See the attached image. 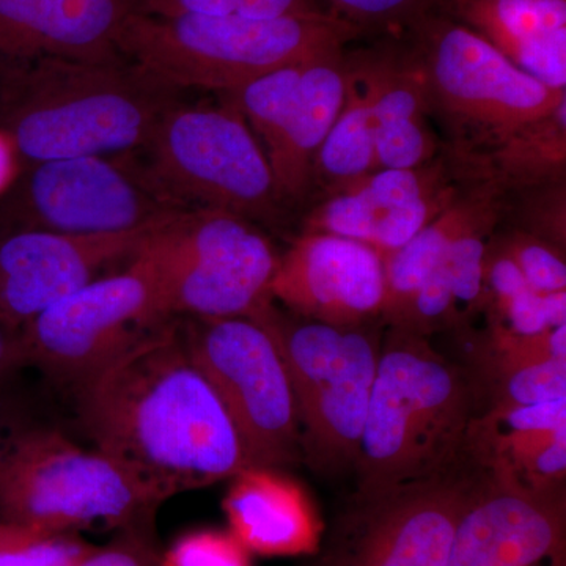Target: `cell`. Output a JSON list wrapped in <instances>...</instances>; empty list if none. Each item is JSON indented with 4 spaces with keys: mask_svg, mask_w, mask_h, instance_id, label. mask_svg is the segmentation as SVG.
Returning <instances> with one entry per match:
<instances>
[{
    "mask_svg": "<svg viewBox=\"0 0 566 566\" xmlns=\"http://www.w3.org/2000/svg\"><path fill=\"white\" fill-rule=\"evenodd\" d=\"M74 566H161L155 521L118 531L111 543L93 546Z\"/></svg>",
    "mask_w": 566,
    "mask_h": 566,
    "instance_id": "d6a6232c",
    "label": "cell"
},
{
    "mask_svg": "<svg viewBox=\"0 0 566 566\" xmlns=\"http://www.w3.org/2000/svg\"><path fill=\"white\" fill-rule=\"evenodd\" d=\"M92 547L80 534L0 521V566H74Z\"/></svg>",
    "mask_w": 566,
    "mask_h": 566,
    "instance_id": "4316f807",
    "label": "cell"
},
{
    "mask_svg": "<svg viewBox=\"0 0 566 566\" xmlns=\"http://www.w3.org/2000/svg\"><path fill=\"white\" fill-rule=\"evenodd\" d=\"M189 210L136 151L31 164L6 202L20 230L69 234L155 229Z\"/></svg>",
    "mask_w": 566,
    "mask_h": 566,
    "instance_id": "30bf717a",
    "label": "cell"
},
{
    "mask_svg": "<svg viewBox=\"0 0 566 566\" xmlns=\"http://www.w3.org/2000/svg\"><path fill=\"white\" fill-rule=\"evenodd\" d=\"M316 11L324 13L316 0H136V13L147 17L240 14L248 18H279Z\"/></svg>",
    "mask_w": 566,
    "mask_h": 566,
    "instance_id": "4dcf8cb0",
    "label": "cell"
},
{
    "mask_svg": "<svg viewBox=\"0 0 566 566\" xmlns=\"http://www.w3.org/2000/svg\"><path fill=\"white\" fill-rule=\"evenodd\" d=\"M564 490L542 491L480 471L447 566H538L565 553Z\"/></svg>",
    "mask_w": 566,
    "mask_h": 566,
    "instance_id": "ac0fdd59",
    "label": "cell"
},
{
    "mask_svg": "<svg viewBox=\"0 0 566 566\" xmlns=\"http://www.w3.org/2000/svg\"><path fill=\"white\" fill-rule=\"evenodd\" d=\"M464 370L474 389L476 412L566 397V360L512 359L491 352L479 338L469 349Z\"/></svg>",
    "mask_w": 566,
    "mask_h": 566,
    "instance_id": "484cf974",
    "label": "cell"
},
{
    "mask_svg": "<svg viewBox=\"0 0 566 566\" xmlns=\"http://www.w3.org/2000/svg\"><path fill=\"white\" fill-rule=\"evenodd\" d=\"M74 390L95 449L159 504L251 468L226 406L193 363L180 316L140 335Z\"/></svg>",
    "mask_w": 566,
    "mask_h": 566,
    "instance_id": "6da1fadb",
    "label": "cell"
},
{
    "mask_svg": "<svg viewBox=\"0 0 566 566\" xmlns=\"http://www.w3.org/2000/svg\"><path fill=\"white\" fill-rule=\"evenodd\" d=\"M398 36L422 74L434 122L449 137L446 151L465 158L542 120L566 102L557 91L439 11Z\"/></svg>",
    "mask_w": 566,
    "mask_h": 566,
    "instance_id": "8992f818",
    "label": "cell"
},
{
    "mask_svg": "<svg viewBox=\"0 0 566 566\" xmlns=\"http://www.w3.org/2000/svg\"><path fill=\"white\" fill-rule=\"evenodd\" d=\"M159 502L122 465L54 430L24 431L0 460V521L81 534L155 521Z\"/></svg>",
    "mask_w": 566,
    "mask_h": 566,
    "instance_id": "52a82bcc",
    "label": "cell"
},
{
    "mask_svg": "<svg viewBox=\"0 0 566 566\" xmlns=\"http://www.w3.org/2000/svg\"><path fill=\"white\" fill-rule=\"evenodd\" d=\"M166 319L155 279L134 256L126 270L82 286L21 327L22 364L76 387Z\"/></svg>",
    "mask_w": 566,
    "mask_h": 566,
    "instance_id": "4fadbf2b",
    "label": "cell"
},
{
    "mask_svg": "<svg viewBox=\"0 0 566 566\" xmlns=\"http://www.w3.org/2000/svg\"><path fill=\"white\" fill-rule=\"evenodd\" d=\"M136 0H0V69L39 59L123 61Z\"/></svg>",
    "mask_w": 566,
    "mask_h": 566,
    "instance_id": "d6986e66",
    "label": "cell"
},
{
    "mask_svg": "<svg viewBox=\"0 0 566 566\" xmlns=\"http://www.w3.org/2000/svg\"><path fill=\"white\" fill-rule=\"evenodd\" d=\"M222 506L230 534L263 557L314 556L323 521L307 493L279 471L245 468L233 476Z\"/></svg>",
    "mask_w": 566,
    "mask_h": 566,
    "instance_id": "44dd1931",
    "label": "cell"
},
{
    "mask_svg": "<svg viewBox=\"0 0 566 566\" xmlns=\"http://www.w3.org/2000/svg\"><path fill=\"white\" fill-rule=\"evenodd\" d=\"M476 412L471 379L428 337L385 326L359 453L360 493L444 472L464 458Z\"/></svg>",
    "mask_w": 566,
    "mask_h": 566,
    "instance_id": "3957f363",
    "label": "cell"
},
{
    "mask_svg": "<svg viewBox=\"0 0 566 566\" xmlns=\"http://www.w3.org/2000/svg\"><path fill=\"white\" fill-rule=\"evenodd\" d=\"M145 159L164 188L192 210L273 219L282 199L266 153L232 104L178 102L163 115Z\"/></svg>",
    "mask_w": 566,
    "mask_h": 566,
    "instance_id": "9c48e42d",
    "label": "cell"
},
{
    "mask_svg": "<svg viewBox=\"0 0 566 566\" xmlns=\"http://www.w3.org/2000/svg\"><path fill=\"white\" fill-rule=\"evenodd\" d=\"M156 229L112 234L18 230L9 234L0 241V319L20 331L52 304L103 277L114 264L132 262Z\"/></svg>",
    "mask_w": 566,
    "mask_h": 566,
    "instance_id": "e0dca14e",
    "label": "cell"
},
{
    "mask_svg": "<svg viewBox=\"0 0 566 566\" xmlns=\"http://www.w3.org/2000/svg\"><path fill=\"white\" fill-rule=\"evenodd\" d=\"M346 51L256 77L226 96L260 137L282 202L314 186V164L344 106Z\"/></svg>",
    "mask_w": 566,
    "mask_h": 566,
    "instance_id": "5bb4252c",
    "label": "cell"
},
{
    "mask_svg": "<svg viewBox=\"0 0 566 566\" xmlns=\"http://www.w3.org/2000/svg\"><path fill=\"white\" fill-rule=\"evenodd\" d=\"M363 52L378 169H412L446 150L434 129L427 87L411 52L398 39Z\"/></svg>",
    "mask_w": 566,
    "mask_h": 566,
    "instance_id": "ffe728a7",
    "label": "cell"
},
{
    "mask_svg": "<svg viewBox=\"0 0 566 566\" xmlns=\"http://www.w3.org/2000/svg\"><path fill=\"white\" fill-rule=\"evenodd\" d=\"M21 159L13 142L6 133L0 132V193L9 191L20 175Z\"/></svg>",
    "mask_w": 566,
    "mask_h": 566,
    "instance_id": "e575fe53",
    "label": "cell"
},
{
    "mask_svg": "<svg viewBox=\"0 0 566 566\" xmlns=\"http://www.w3.org/2000/svg\"><path fill=\"white\" fill-rule=\"evenodd\" d=\"M480 469L465 458L444 472L356 491L307 566H447L461 512Z\"/></svg>",
    "mask_w": 566,
    "mask_h": 566,
    "instance_id": "7c38bea8",
    "label": "cell"
},
{
    "mask_svg": "<svg viewBox=\"0 0 566 566\" xmlns=\"http://www.w3.org/2000/svg\"><path fill=\"white\" fill-rule=\"evenodd\" d=\"M20 367H24L20 331L13 329L3 319H0V381Z\"/></svg>",
    "mask_w": 566,
    "mask_h": 566,
    "instance_id": "836d02e7",
    "label": "cell"
},
{
    "mask_svg": "<svg viewBox=\"0 0 566 566\" xmlns=\"http://www.w3.org/2000/svg\"><path fill=\"white\" fill-rule=\"evenodd\" d=\"M180 88L128 59H39L0 69V132L21 163L137 151Z\"/></svg>",
    "mask_w": 566,
    "mask_h": 566,
    "instance_id": "7a4b0ae2",
    "label": "cell"
},
{
    "mask_svg": "<svg viewBox=\"0 0 566 566\" xmlns=\"http://www.w3.org/2000/svg\"><path fill=\"white\" fill-rule=\"evenodd\" d=\"M281 353L300 416L303 461L319 475L354 471L385 324L335 326L264 301L249 315Z\"/></svg>",
    "mask_w": 566,
    "mask_h": 566,
    "instance_id": "5b68a950",
    "label": "cell"
},
{
    "mask_svg": "<svg viewBox=\"0 0 566 566\" xmlns=\"http://www.w3.org/2000/svg\"><path fill=\"white\" fill-rule=\"evenodd\" d=\"M270 297L315 322L335 326L382 323L385 256L352 238L304 230L279 256Z\"/></svg>",
    "mask_w": 566,
    "mask_h": 566,
    "instance_id": "2e32d148",
    "label": "cell"
},
{
    "mask_svg": "<svg viewBox=\"0 0 566 566\" xmlns=\"http://www.w3.org/2000/svg\"><path fill=\"white\" fill-rule=\"evenodd\" d=\"M378 170L370 85L363 52H346L344 106L314 164V185L327 193Z\"/></svg>",
    "mask_w": 566,
    "mask_h": 566,
    "instance_id": "d4e9b609",
    "label": "cell"
},
{
    "mask_svg": "<svg viewBox=\"0 0 566 566\" xmlns=\"http://www.w3.org/2000/svg\"><path fill=\"white\" fill-rule=\"evenodd\" d=\"M360 33L327 13L248 18L240 14H133L120 52L174 87L227 95L256 77L345 51Z\"/></svg>",
    "mask_w": 566,
    "mask_h": 566,
    "instance_id": "277c9868",
    "label": "cell"
},
{
    "mask_svg": "<svg viewBox=\"0 0 566 566\" xmlns=\"http://www.w3.org/2000/svg\"><path fill=\"white\" fill-rule=\"evenodd\" d=\"M468 182L446 150L412 169H378L327 193L304 230L352 238L387 256L455 202Z\"/></svg>",
    "mask_w": 566,
    "mask_h": 566,
    "instance_id": "9a60e30c",
    "label": "cell"
},
{
    "mask_svg": "<svg viewBox=\"0 0 566 566\" xmlns=\"http://www.w3.org/2000/svg\"><path fill=\"white\" fill-rule=\"evenodd\" d=\"M436 11L531 76L566 91V0H438Z\"/></svg>",
    "mask_w": 566,
    "mask_h": 566,
    "instance_id": "7402d4cb",
    "label": "cell"
},
{
    "mask_svg": "<svg viewBox=\"0 0 566 566\" xmlns=\"http://www.w3.org/2000/svg\"><path fill=\"white\" fill-rule=\"evenodd\" d=\"M469 181H490L506 193L524 191L566 175V102L542 120L465 158H453Z\"/></svg>",
    "mask_w": 566,
    "mask_h": 566,
    "instance_id": "cb8c5ba5",
    "label": "cell"
},
{
    "mask_svg": "<svg viewBox=\"0 0 566 566\" xmlns=\"http://www.w3.org/2000/svg\"><path fill=\"white\" fill-rule=\"evenodd\" d=\"M319 9L364 33L400 35L424 14L436 11L438 0H316Z\"/></svg>",
    "mask_w": 566,
    "mask_h": 566,
    "instance_id": "83f0119b",
    "label": "cell"
},
{
    "mask_svg": "<svg viewBox=\"0 0 566 566\" xmlns=\"http://www.w3.org/2000/svg\"><path fill=\"white\" fill-rule=\"evenodd\" d=\"M158 286L166 318L249 316L270 297L279 255L248 219L189 210L155 230L136 253Z\"/></svg>",
    "mask_w": 566,
    "mask_h": 566,
    "instance_id": "ba28073f",
    "label": "cell"
},
{
    "mask_svg": "<svg viewBox=\"0 0 566 566\" xmlns=\"http://www.w3.org/2000/svg\"><path fill=\"white\" fill-rule=\"evenodd\" d=\"M505 192L490 181H469L455 202L403 248L385 256L386 300L381 322L394 326L453 241L474 227L504 219Z\"/></svg>",
    "mask_w": 566,
    "mask_h": 566,
    "instance_id": "603a6c76",
    "label": "cell"
},
{
    "mask_svg": "<svg viewBox=\"0 0 566 566\" xmlns=\"http://www.w3.org/2000/svg\"><path fill=\"white\" fill-rule=\"evenodd\" d=\"M565 180L506 193L504 216H515V229L565 251Z\"/></svg>",
    "mask_w": 566,
    "mask_h": 566,
    "instance_id": "f1b7e54d",
    "label": "cell"
},
{
    "mask_svg": "<svg viewBox=\"0 0 566 566\" xmlns=\"http://www.w3.org/2000/svg\"><path fill=\"white\" fill-rule=\"evenodd\" d=\"M551 566H566L565 565V553L557 554L551 558Z\"/></svg>",
    "mask_w": 566,
    "mask_h": 566,
    "instance_id": "d590c367",
    "label": "cell"
},
{
    "mask_svg": "<svg viewBox=\"0 0 566 566\" xmlns=\"http://www.w3.org/2000/svg\"><path fill=\"white\" fill-rule=\"evenodd\" d=\"M491 240L516 264L535 292H566L565 251L517 229L505 233L495 230Z\"/></svg>",
    "mask_w": 566,
    "mask_h": 566,
    "instance_id": "f546056e",
    "label": "cell"
},
{
    "mask_svg": "<svg viewBox=\"0 0 566 566\" xmlns=\"http://www.w3.org/2000/svg\"><path fill=\"white\" fill-rule=\"evenodd\" d=\"M180 318L193 363L226 406L251 468L301 463L296 400L270 334L249 316Z\"/></svg>",
    "mask_w": 566,
    "mask_h": 566,
    "instance_id": "8fae6325",
    "label": "cell"
},
{
    "mask_svg": "<svg viewBox=\"0 0 566 566\" xmlns=\"http://www.w3.org/2000/svg\"><path fill=\"white\" fill-rule=\"evenodd\" d=\"M7 441L3 439L2 430H0V460H2L3 452H6Z\"/></svg>",
    "mask_w": 566,
    "mask_h": 566,
    "instance_id": "8d00e7d4",
    "label": "cell"
},
{
    "mask_svg": "<svg viewBox=\"0 0 566 566\" xmlns=\"http://www.w3.org/2000/svg\"><path fill=\"white\" fill-rule=\"evenodd\" d=\"M161 566H252L251 553L229 531L202 528L181 535L166 553Z\"/></svg>",
    "mask_w": 566,
    "mask_h": 566,
    "instance_id": "1f68e13d",
    "label": "cell"
}]
</instances>
